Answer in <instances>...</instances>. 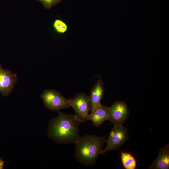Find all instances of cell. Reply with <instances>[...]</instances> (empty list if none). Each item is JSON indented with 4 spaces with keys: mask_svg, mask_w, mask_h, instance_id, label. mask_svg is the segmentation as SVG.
I'll list each match as a JSON object with an SVG mask.
<instances>
[{
    "mask_svg": "<svg viewBox=\"0 0 169 169\" xmlns=\"http://www.w3.org/2000/svg\"><path fill=\"white\" fill-rule=\"evenodd\" d=\"M59 112L58 116L52 118L49 123L48 136L58 143H75L80 137L81 122L75 115Z\"/></svg>",
    "mask_w": 169,
    "mask_h": 169,
    "instance_id": "cell-1",
    "label": "cell"
},
{
    "mask_svg": "<svg viewBox=\"0 0 169 169\" xmlns=\"http://www.w3.org/2000/svg\"><path fill=\"white\" fill-rule=\"evenodd\" d=\"M106 136L99 137L87 134L79 137L74 143V155L77 160L87 166L94 165L99 154H101Z\"/></svg>",
    "mask_w": 169,
    "mask_h": 169,
    "instance_id": "cell-2",
    "label": "cell"
},
{
    "mask_svg": "<svg viewBox=\"0 0 169 169\" xmlns=\"http://www.w3.org/2000/svg\"><path fill=\"white\" fill-rule=\"evenodd\" d=\"M44 106L48 109L58 111L71 107V101L53 90H44L40 95Z\"/></svg>",
    "mask_w": 169,
    "mask_h": 169,
    "instance_id": "cell-3",
    "label": "cell"
},
{
    "mask_svg": "<svg viewBox=\"0 0 169 169\" xmlns=\"http://www.w3.org/2000/svg\"><path fill=\"white\" fill-rule=\"evenodd\" d=\"M129 136L126 128L123 125L114 126L106 140V146L101 154L113 150H120V146L128 140Z\"/></svg>",
    "mask_w": 169,
    "mask_h": 169,
    "instance_id": "cell-4",
    "label": "cell"
},
{
    "mask_svg": "<svg viewBox=\"0 0 169 169\" xmlns=\"http://www.w3.org/2000/svg\"><path fill=\"white\" fill-rule=\"evenodd\" d=\"M71 107L75 112V115L81 122L88 120L89 111L91 105L89 96L83 93H78L75 96L70 99Z\"/></svg>",
    "mask_w": 169,
    "mask_h": 169,
    "instance_id": "cell-5",
    "label": "cell"
},
{
    "mask_svg": "<svg viewBox=\"0 0 169 169\" xmlns=\"http://www.w3.org/2000/svg\"><path fill=\"white\" fill-rule=\"evenodd\" d=\"M129 109L124 101H117L109 107L108 120L114 126L122 125L128 118Z\"/></svg>",
    "mask_w": 169,
    "mask_h": 169,
    "instance_id": "cell-6",
    "label": "cell"
},
{
    "mask_svg": "<svg viewBox=\"0 0 169 169\" xmlns=\"http://www.w3.org/2000/svg\"><path fill=\"white\" fill-rule=\"evenodd\" d=\"M17 75L8 69L3 68L0 64V93L4 97L9 95L18 82Z\"/></svg>",
    "mask_w": 169,
    "mask_h": 169,
    "instance_id": "cell-7",
    "label": "cell"
},
{
    "mask_svg": "<svg viewBox=\"0 0 169 169\" xmlns=\"http://www.w3.org/2000/svg\"><path fill=\"white\" fill-rule=\"evenodd\" d=\"M104 93L103 82L100 79H99L92 88L89 96L91 105L90 113L101 105V101L103 97Z\"/></svg>",
    "mask_w": 169,
    "mask_h": 169,
    "instance_id": "cell-8",
    "label": "cell"
},
{
    "mask_svg": "<svg viewBox=\"0 0 169 169\" xmlns=\"http://www.w3.org/2000/svg\"><path fill=\"white\" fill-rule=\"evenodd\" d=\"M148 168L150 169L169 168V144L160 149L157 157Z\"/></svg>",
    "mask_w": 169,
    "mask_h": 169,
    "instance_id": "cell-9",
    "label": "cell"
},
{
    "mask_svg": "<svg viewBox=\"0 0 169 169\" xmlns=\"http://www.w3.org/2000/svg\"><path fill=\"white\" fill-rule=\"evenodd\" d=\"M109 107L101 104L99 105L89 114L88 120H91L96 127L100 126L104 121L108 120Z\"/></svg>",
    "mask_w": 169,
    "mask_h": 169,
    "instance_id": "cell-10",
    "label": "cell"
},
{
    "mask_svg": "<svg viewBox=\"0 0 169 169\" xmlns=\"http://www.w3.org/2000/svg\"><path fill=\"white\" fill-rule=\"evenodd\" d=\"M121 161L124 167L126 169H135L136 161L134 157L128 152H121Z\"/></svg>",
    "mask_w": 169,
    "mask_h": 169,
    "instance_id": "cell-11",
    "label": "cell"
},
{
    "mask_svg": "<svg viewBox=\"0 0 169 169\" xmlns=\"http://www.w3.org/2000/svg\"><path fill=\"white\" fill-rule=\"evenodd\" d=\"M53 27L55 31L59 34L64 33L68 30L67 25L60 19H56L54 21Z\"/></svg>",
    "mask_w": 169,
    "mask_h": 169,
    "instance_id": "cell-12",
    "label": "cell"
},
{
    "mask_svg": "<svg viewBox=\"0 0 169 169\" xmlns=\"http://www.w3.org/2000/svg\"><path fill=\"white\" fill-rule=\"evenodd\" d=\"M40 2L46 9H51L63 0H36Z\"/></svg>",
    "mask_w": 169,
    "mask_h": 169,
    "instance_id": "cell-13",
    "label": "cell"
},
{
    "mask_svg": "<svg viewBox=\"0 0 169 169\" xmlns=\"http://www.w3.org/2000/svg\"><path fill=\"white\" fill-rule=\"evenodd\" d=\"M4 162L2 159H0V169L3 168Z\"/></svg>",
    "mask_w": 169,
    "mask_h": 169,
    "instance_id": "cell-14",
    "label": "cell"
}]
</instances>
